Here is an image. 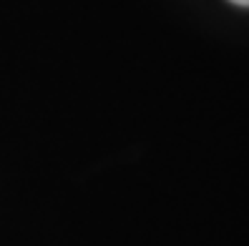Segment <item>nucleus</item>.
I'll use <instances>...</instances> for the list:
<instances>
[{
    "instance_id": "obj_1",
    "label": "nucleus",
    "mask_w": 249,
    "mask_h": 246,
    "mask_svg": "<svg viewBox=\"0 0 249 246\" xmlns=\"http://www.w3.org/2000/svg\"><path fill=\"white\" fill-rule=\"evenodd\" d=\"M229 3H234V5H242V8H249V0H229Z\"/></svg>"
}]
</instances>
